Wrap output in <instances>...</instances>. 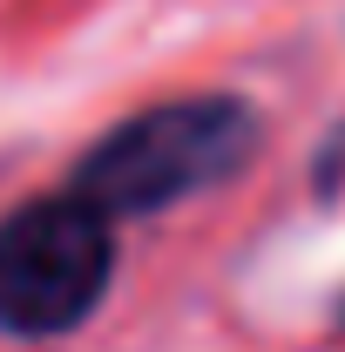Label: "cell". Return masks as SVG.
<instances>
[{
	"label": "cell",
	"mask_w": 345,
	"mask_h": 352,
	"mask_svg": "<svg viewBox=\"0 0 345 352\" xmlns=\"http://www.w3.org/2000/svg\"><path fill=\"white\" fill-rule=\"evenodd\" d=\"M339 339H345V305H339Z\"/></svg>",
	"instance_id": "cell-4"
},
{
	"label": "cell",
	"mask_w": 345,
	"mask_h": 352,
	"mask_svg": "<svg viewBox=\"0 0 345 352\" xmlns=\"http://www.w3.org/2000/svg\"><path fill=\"white\" fill-rule=\"evenodd\" d=\"M258 135L264 122L244 95H170L95 135L88 156L68 170V190L115 223L163 217L176 204L230 183L258 156Z\"/></svg>",
	"instance_id": "cell-1"
},
{
	"label": "cell",
	"mask_w": 345,
	"mask_h": 352,
	"mask_svg": "<svg viewBox=\"0 0 345 352\" xmlns=\"http://www.w3.org/2000/svg\"><path fill=\"white\" fill-rule=\"evenodd\" d=\"M311 197H318V204L345 197V116L318 135V149H311Z\"/></svg>",
	"instance_id": "cell-3"
},
{
	"label": "cell",
	"mask_w": 345,
	"mask_h": 352,
	"mask_svg": "<svg viewBox=\"0 0 345 352\" xmlns=\"http://www.w3.org/2000/svg\"><path fill=\"white\" fill-rule=\"evenodd\" d=\"M115 217L68 183L0 217V339H68L115 285Z\"/></svg>",
	"instance_id": "cell-2"
}]
</instances>
